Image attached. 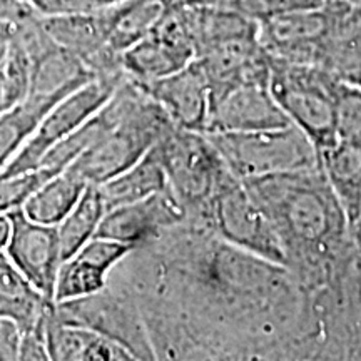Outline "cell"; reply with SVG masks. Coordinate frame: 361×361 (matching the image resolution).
<instances>
[{
    "instance_id": "cell-10",
    "label": "cell",
    "mask_w": 361,
    "mask_h": 361,
    "mask_svg": "<svg viewBox=\"0 0 361 361\" xmlns=\"http://www.w3.org/2000/svg\"><path fill=\"white\" fill-rule=\"evenodd\" d=\"M52 313L61 323L87 328L116 341L128 350L134 360H156L135 305L109 284L94 295L61 303L54 301Z\"/></svg>"
},
{
    "instance_id": "cell-19",
    "label": "cell",
    "mask_w": 361,
    "mask_h": 361,
    "mask_svg": "<svg viewBox=\"0 0 361 361\" xmlns=\"http://www.w3.org/2000/svg\"><path fill=\"white\" fill-rule=\"evenodd\" d=\"M319 164L353 229L361 223V144L336 141L319 151Z\"/></svg>"
},
{
    "instance_id": "cell-4",
    "label": "cell",
    "mask_w": 361,
    "mask_h": 361,
    "mask_svg": "<svg viewBox=\"0 0 361 361\" xmlns=\"http://www.w3.org/2000/svg\"><path fill=\"white\" fill-rule=\"evenodd\" d=\"M206 135L219 152L226 168L241 180L319 166L318 149L295 124L250 133Z\"/></svg>"
},
{
    "instance_id": "cell-31",
    "label": "cell",
    "mask_w": 361,
    "mask_h": 361,
    "mask_svg": "<svg viewBox=\"0 0 361 361\" xmlns=\"http://www.w3.org/2000/svg\"><path fill=\"white\" fill-rule=\"evenodd\" d=\"M8 234H11V218L8 214H0V252L6 251Z\"/></svg>"
},
{
    "instance_id": "cell-20",
    "label": "cell",
    "mask_w": 361,
    "mask_h": 361,
    "mask_svg": "<svg viewBox=\"0 0 361 361\" xmlns=\"http://www.w3.org/2000/svg\"><path fill=\"white\" fill-rule=\"evenodd\" d=\"M166 188L168 179L154 147L134 166L99 184V191L102 194L107 211L142 201Z\"/></svg>"
},
{
    "instance_id": "cell-3",
    "label": "cell",
    "mask_w": 361,
    "mask_h": 361,
    "mask_svg": "<svg viewBox=\"0 0 361 361\" xmlns=\"http://www.w3.org/2000/svg\"><path fill=\"white\" fill-rule=\"evenodd\" d=\"M96 121L94 141L67 168L94 186L141 161L174 128L159 104L128 75L96 112Z\"/></svg>"
},
{
    "instance_id": "cell-9",
    "label": "cell",
    "mask_w": 361,
    "mask_h": 361,
    "mask_svg": "<svg viewBox=\"0 0 361 361\" xmlns=\"http://www.w3.org/2000/svg\"><path fill=\"white\" fill-rule=\"evenodd\" d=\"M124 78L126 72L116 75H99L54 104L51 111L42 117L25 146L20 149L19 154L0 173V178L37 168L39 162L56 144L75 133L109 101Z\"/></svg>"
},
{
    "instance_id": "cell-15",
    "label": "cell",
    "mask_w": 361,
    "mask_h": 361,
    "mask_svg": "<svg viewBox=\"0 0 361 361\" xmlns=\"http://www.w3.org/2000/svg\"><path fill=\"white\" fill-rule=\"evenodd\" d=\"M137 84L164 109L176 128L204 133L211 114V90L196 59L174 74Z\"/></svg>"
},
{
    "instance_id": "cell-21",
    "label": "cell",
    "mask_w": 361,
    "mask_h": 361,
    "mask_svg": "<svg viewBox=\"0 0 361 361\" xmlns=\"http://www.w3.org/2000/svg\"><path fill=\"white\" fill-rule=\"evenodd\" d=\"M67 94H29L0 114V173L19 154L54 104Z\"/></svg>"
},
{
    "instance_id": "cell-27",
    "label": "cell",
    "mask_w": 361,
    "mask_h": 361,
    "mask_svg": "<svg viewBox=\"0 0 361 361\" xmlns=\"http://www.w3.org/2000/svg\"><path fill=\"white\" fill-rule=\"evenodd\" d=\"M123 0H35V11L40 16H59V13H82L107 8Z\"/></svg>"
},
{
    "instance_id": "cell-35",
    "label": "cell",
    "mask_w": 361,
    "mask_h": 361,
    "mask_svg": "<svg viewBox=\"0 0 361 361\" xmlns=\"http://www.w3.org/2000/svg\"><path fill=\"white\" fill-rule=\"evenodd\" d=\"M358 7H360V11H361V4H360V6H358Z\"/></svg>"
},
{
    "instance_id": "cell-25",
    "label": "cell",
    "mask_w": 361,
    "mask_h": 361,
    "mask_svg": "<svg viewBox=\"0 0 361 361\" xmlns=\"http://www.w3.org/2000/svg\"><path fill=\"white\" fill-rule=\"evenodd\" d=\"M336 141L361 144V87L340 80L335 94Z\"/></svg>"
},
{
    "instance_id": "cell-1",
    "label": "cell",
    "mask_w": 361,
    "mask_h": 361,
    "mask_svg": "<svg viewBox=\"0 0 361 361\" xmlns=\"http://www.w3.org/2000/svg\"><path fill=\"white\" fill-rule=\"evenodd\" d=\"M107 284L135 305L156 360H333L291 271L194 221L135 246Z\"/></svg>"
},
{
    "instance_id": "cell-34",
    "label": "cell",
    "mask_w": 361,
    "mask_h": 361,
    "mask_svg": "<svg viewBox=\"0 0 361 361\" xmlns=\"http://www.w3.org/2000/svg\"><path fill=\"white\" fill-rule=\"evenodd\" d=\"M27 4H30V6H32L34 8H35V0H25Z\"/></svg>"
},
{
    "instance_id": "cell-28",
    "label": "cell",
    "mask_w": 361,
    "mask_h": 361,
    "mask_svg": "<svg viewBox=\"0 0 361 361\" xmlns=\"http://www.w3.org/2000/svg\"><path fill=\"white\" fill-rule=\"evenodd\" d=\"M20 331L8 319L0 318V360H17Z\"/></svg>"
},
{
    "instance_id": "cell-12",
    "label": "cell",
    "mask_w": 361,
    "mask_h": 361,
    "mask_svg": "<svg viewBox=\"0 0 361 361\" xmlns=\"http://www.w3.org/2000/svg\"><path fill=\"white\" fill-rule=\"evenodd\" d=\"M8 218L11 234L4 252L35 290L54 301L57 271L62 263L57 226L32 221L22 209L13 211Z\"/></svg>"
},
{
    "instance_id": "cell-33",
    "label": "cell",
    "mask_w": 361,
    "mask_h": 361,
    "mask_svg": "<svg viewBox=\"0 0 361 361\" xmlns=\"http://www.w3.org/2000/svg\"><path fill=\"white\" fill-rule=\"evenodd\" d=\"M353 238H355L356 245H358L360 251H361V223H360L358 226H356V228L353 229Z\"/></svg>"
},
{
    "instance_id": "cell-23",
    "label": "cell",
    "mask_w": 361,
    "mask_h": 361,
    "mask_svg": "<svg viewBox=\"0 0 361 361\" xmlns=\"http://www.w3.org/2000/svg\"><path fill=\"white\" fill-rule=\"evenodd\" d=\"M173 4L174 0H123L112 6L114 22L109 47L123 56L159 24Z\"/></svg>"
},
{
    "instance_id": "cell-30",
    "label": "cell",
    "mask_w": 361,
    "mask_h": 361,
    "mask_svg": "<svg viewBox=\"0 0 361 361\" xmlns=\"http://www.w3.org/2000/svg\"><path fill=\"white\" fill-rule=\"evenodd\" d=\"M13 25H16V22L0 20V66H2L4 61H6L8 47H11Z\"/></svg>"
},
{
    "instance_id": "cell-24",
    "label": "cell",
    "mask_w": 361,
    "mask_h": 361,
    "mask_svg": "<svg viewBox=\"0 0 361 361\" xmlns=\"http://www.w3.org/2000/svg\"><path fill=\"white\" fill-rule=\"evenodd\" d=\"M107 209L99 186L89 184L78 204L57 224L62 261L75 255L85 243L97 234Z\"/></svg>"
},
{
    "instance_id": "cell-22",
    "label": "cell",
    "mask_w": 361,
    "mask_h": 361,
    "mask_svg": "<svg viewBox=\"0 0 361 361\" xmlns=\"http://www.w3.org/2000/svg\"><path fill=\"white\" fill-rule=\"evenodd\" d=\"M89 184L71 169L62 171L40 184L22 207L27 218L37 223L57 226L78 204Z\"/></svg>"
},
{
    "instance_id": "cell-18",
    "label": "cell",
    "mask_w": 361,
    "mask_h": 361,
    "mask_svg": "<svg viewBox=\"0 0 361 361\" xmlns=\"http://www.w3.org/2000/svg\"><path fill=\"white\" fill-rule=\"evenodd\" d=\"M52 303L0 252V318L12 322L24 335L42 326Z\"/></svg>"
},
{
    "instance_id": "cell-17",
    "label": "cell",
    "mask_w": 361,
    "mask_h": 361,
    "mask_svg": "<svg viewBox=\"0 0 361 361\" xmlns=\"http://www.w3.org/2000/svg\"><path fill=\"white\" fill-rule=\"evenodd\" d=\"M54 306V303H52ZM49 308L45 319V345L49 360L54 361H129L128 350L87 328L64 324Z\"/></svg>"
},
{
    "instance_id": "cell-2",
    "label": "cell",
    "mask_w": 361,
    "mask_h": 361,
    "mask_svg": "<svg viewBox=\"0 0 361 361\" xmlns=\"http://www.w3.org/2000/svg\"><path fill=\"white\" fill-rule=\"evenodd\" d=\"M273 224L284 266L311 296L361 288V251L322 169L243 180Z\"/></svg>"
},
{
    "instance_id": "cell-6",
    "label": "cell",
    "mask_w": 361,
    "mask_h": 361,
    "mask_svg": "<svg viewBox=\"0 0 361 361\" xmlns=\"http://www.w3.org/2000/svg\"><path fill=\"white\" fill-rule=\"evenodd\" d=\"M168 188L188 213L201 221L226 173V164L204 133L174 128L154 146Z\"/></svg>"
},
{
    "instance_id": "cell-7",
    "label": "cell",
    "mask_w": 361,
    "mask_h": 361,
    "mask_svg": "<svg viewBox=\"0 0 361 361\" xmlns=\"http://www.w3.org/2000/svg\"><path fill=\"white\" fill-rule=\"evenodd\" d=\"M194 223L206 226L229 245L284 266V252L273 224L246 184L229 169L221 178L202 219Z\"/></svg>"
},
{
    "instance_id": "cell-8",
    "label": "cell",
    "mask_w": 361,
    "mask_h": 361,
    "mask_svg": "<svg viewBox=\"0 0 361 361\" xmlns=\"http://www.w3.org/2000/svg\"><path fill=\"white\" fill-rule=\"evenodd\" d=\"M353 7L324 0L316 7L295 8L258 22V39L269 57L322 67L324 49L341 16Z\"/></svg>"
},
{
    "instance_id": "cell-14",
    "label": "cell",
    "mask_w": 361,
    "mask_h": 361,
    "mask_svg": "<svg viewBox=\"0 0 361 361\" xmlns=\"http://www.w3.org/2000/svg\"><path fill=\"white\" fill-rule=\"evenodd\" d=\"M188 221V213L169 188L133 204L107 211L96 236L141 246L162 231Z\"/></svg>"
},
{
    "instance_id": "cell-16",
    "label": "cell",
    "mask_w": 361,
    "mask_h": 361,
    "mask_svg": "<svg viewBox=\"0 0 361 361\" xmlns=\"http://www.w3.org/2000/svg\"><path fill=\"white\" fill-rule=\"evenodd\" d=\"M133 250L134 246L114 239L94 236L59 266L54 301L61 303L104 290L112 268Z\"/></svg>"
},
{
    "instance_id": "cell-32",
    "label": "cell",
    "mask_w": 361,
    "mask_h": 361,
    "mask_svg": "<svg viewBox=\"0 0 361 361\" xmlns=\"http://www.w3.org/2000/svg\"><path fill=\"white\" fill-rule=\"evenodd\" d=\"M12 106H16V104L12 102L11 96H8L6 82H4V78H2V72H0V114H2L4 111L11 109Z\"/></svg>"
},
{
    "instance_id": "cell-11",
    "label": "cell",
    "mask_w": 361,
    "mask_h": 361,
    "mask_svg": "<svg viewBox=\"0 0 361 361\" xmlns=\"http://www.w3.org/2000/svg\"><path fill=\"white\" fill-rule=\"evenodd\" d=\"M196 42L179 0L146 37L123 54L126 75L137 82H151L184 69L196 59Z\"/></svg>"
},
{
    "instance_id": "cell-5",
    "label": "cell",
    "mask_w": 361,
    "mask_h": 361,
    "mask_svg": "<svg viewBox=\"0 0 361 361\" xmlns=\"http://www.w3.org/2000/svg\"><path fill=\"white\" fill-rule=\"evenodd\" d=\"M269 89L291 124L300 128L319 151L336 142V75L318 66L296 64L268 56Z\"/></svg>"
},
{
    "instance_id": "cell-13",
    "label": "cell",
    "mask_w": 361,
    "mask_h": 361,
    "mask_svg": "<svg viewBox=\"0 0 361 361\" xmlns=\"http://www.w3.org/2000/svg\"><path fill=\"white\" fill-rule=\"evenodd\" d=\"M290 124V117L271 92L269 79H251L233 87L214 104L204 133H250Z\"/></svg>"
},
{
    "instance_id": "cell-29",
    "label": "cell",
    "mask_w": 361,
    "mask_h": 361,
    "mask_svg": "<svg viewBox=\"0 0 361 361\" xmlns=\"http://www.w3.org/2000/svg\"><path fill=\"white\" fill-rule=\"evenodd\" d=\"M34 13L39 12L25 0H0V20L4 22H19Z\"/></svg>"
},
{
    "instance_id": "cell-26",
    "label": "cell",
    "mask_w": 361,
    "mask_h": 361,
    "mask_svg": "<svg viewBox=\"0 0 361 361\" xmlns=\"http://www.w3.org/2000/svg\"><path fill=\"white\" fill-rule=\"evenodd\" d=\"M52 173L35 168L25 173L0 178V214H11L25 206L29 197L37 191L40 184L51 179Z\"/></svg>"
}]
</instances>
